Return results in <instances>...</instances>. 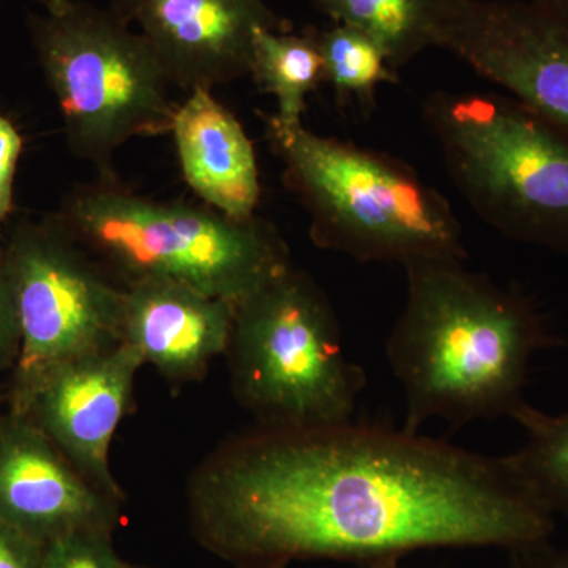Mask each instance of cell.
<instances>
[{"mask_svg":"<svg viewBox=\"0 0 568 568\" xmlns=\"http://www.w3.org/2000/svg\"><path fill=\"white\" fill-rule=\"evenodd\" d=\"M44 547L0 521V568H44Z\"/></svg>","mask_w":568,"mask_h":568,"instance_id":"22","label":"cell"},{"mask_svg":"<svg viewBox=\"0 0 568 568\" xmlns=\"http://www.w3.org/2000/svg\"><path fill=\"white\" fill-rule=\"evenodd\" d=\"M110 530H78L44 545V568H122Z\"/></svg>","mask_w":568,"mask_h":568,"instance_id":"19","label":"cell"},{"mask_svg":"<svg viewBox=\"0 0 568 568\" xmlns=\"http://www.w3.org/2000/svg\"><path fill=\"white\" fill-rule=\"evenodd\" d=\"M62 2H65V0H43V7L51 9V7L61 6Z\"/></svg>","mask_w":568,"mask_h":568,"instance_id":"25","label":"cell"},{"mask_svg":"<svg viewBox=\"0 0 568 568\" xmlns=\"http://www.w3.org/2000/svg\"><path fill=\"white\" fill-rule=\"evenodd\" d=\"M183 178L215 211L252 219L261 200L253 142L212 91L197 89L179 103L173 130Z\"/></svg>","mask_w":568,"mask_h":568,"instance_id":"14","label":"cell"},{"mask_svg":"<svg viewBox=\"0 0 568 568\" xmlns=\"http://www.w3.org/2000/svg\"><path fill=\"white\" fill-rule=\"evenodd\" d=\"M141 354L121 343L54 369L14 416L29 418L104 495L122 499L111 473L112 437L130 405Z\"/></svg>","mask_w":568,"mask_h":568,"instance_id":"11","label":"cell"},{"mask_svg":"<svg viewBox=\"0 0 568 568\" xmlns=\"http://www.w3.org/2000/svg\"><path fill=\"white\" fill-rule=\"evenodd\" d=\"M315 32L324 63V82L331 85L339 106H353L368 115L375 110L383 84L398 82V70L377 41L351 26L332 22Z\"/></svg>","mask_w":568,"mask_h":568,"instance_id":"17","label":"cell"},{"mask_svg":"<svg viewBox=\"0 0 568 568\" xmlns=\"http://www.w3.org/2000/svg\"><path fill=\"white\" fill-rule=\"evenodd\" d=\"M332 22L351 26L377 41L395 70L436 47L437 29L450 0H308Z\"/></svg>","mask_w":568,"mask_h":568,"instance_id":"15","label":"cell"},{"mask_svg":"<svg viewBox=\"0 0 568 568\" xmlns=\"http://www.w3.org/2000/svg\"><path fill=\"white\" fill-rule=\"evenodd\" d=\"M21 349V324L17 291L6 246L0 242V373L13 369Z\"/></svg>","mask_w":568,"mask_h":568,"instance_id":"20","label":"cell"},{"mask_svg":"<svg viewBox=\"0 0 568 568\" xmlns=\"http://www.w3.org/2000/svg\"><path fill=\"white\" fill-rule=\"evenodd\" d=\"M234 317V305L174 280L123 284L122 342L168 379H197L227 353Z\"/></svg>","mask_w":568,"mask_h":568,"instance_id":"13","label":"cell"},{"mask_svg":"<svg viewBox=\"0 0 568 568\" xmlns=\"http://www.w3.org/2000/svg\"><path fill=\"white\" fill-rule=\"evenodd\" d=\"M21 153L20 132L6 115L0 114V227L14 209V178Z\"/></svg>","mask_w":568,"mask_h":568,"instance_id":"21","label":"cell"},{"mask_svg":"<svg viewBox=\"0 0 568 568\" xmlns=\"http://www.w3.org/2000/svg\"><path fill=\"white\" fill-rule=\"evenodd\" d=\"M192 499L209 544L241 568L390 562L435 547L519 551L552 530L510 455L354 422L242 437L203 467Z\"/></svg>","mask_w":568,"mask_h":568,"instance_id":"1","label":"cell"},{"mask_svg":"<svg viewBox=\"0 0 568 568\" xmlns=\"http://www.w3.org/2000/svg\"><path fill=\"white\" fill-rule=\"evenodd\" d=\"M55 216L123 284L174 280L235 308L293 265L276 227L256 215L142 196L118 178L74 186Z\"/></svg>","mask_w":568,"mask_h":568,"instance_id":"4","label":"cell"},{"mask_svg":"<svg viewBox=\"0 0 568 568\" xmlns=\"http://www.w3.org/2000/svg\"><path fill=\"white\" fill-rule=\"evenodd\" d=\"M514 420L525 428L526 444L511 462L552 514L568 515V413L552 416L526 403Z\"/></svg>","mask_w":568,"mask_h":568,"instance_id":"18","label":"cell"},{"mask_svg":"<svg viewBox=\"0 0 568 568\" xmlns=\"http://www.w3.org/2000/svg\"><path fill=\"white\" fill-rule=\"evenodd\" d=\"M115 503L29 418H2L0 521L44 547L78 530H110Z\"/></svg>","mask_w":568,"mask_h":568,"instance_id":"12","label":"cell"},{"mask_svg":"<svg viewBox=\"0 0 568 568\" xmlns=\"http://www.w3.org/2000/svg\"><path fill=\"white\" fill-rule=\"evenodd\" d=\"M537 6L545 7V9L556 11V13L568 17V0H530Z\"/></svg>","mask_w":568,"mask_h":568,"instance_id":"24","label":"cell"},{"mask_svg":"<svg viewBox=\"0 0 568 568\" xmlns=\"http://www.w3.org/2000/svg\"><path fill=\"white\" fill-rule=\"evenodd\" d=\"M250 77L276 100L272 119L283 126L304 125L306 102L324 84V63L315 32L260 29L253 41Z\"/></svg>","mask_w":568,"mask_h":568,"instance_id":"16","label":"cell"},{"mask_svg":"<svg viewBox=\"0 0 568 568\" xmlns=\"http://www.w3.org/2000/svg\"><path fill=\"white\" fill-rule=\"evenodd\" d=\"M283 182L310 216L313 244L361 263L466 261L447 197L388 153L264 119Z\"/></svg>","mask_w":568,"mask_h":568,"instance_id":"3","label":"cell"},{"mask_svg":"<svg viewBox=\"0 0 568 568\" xmlns=\"http://www.w3.org/2000/svg\"><path fill=\"white\" fill-rule=\"evenodd\" d=\"M436 48L568 133V17L530 0H450Z\"/></svg>","mask_w":568,"mask_h":568,"instance_id":"9","label":"cell"},{"mask_svg":"<svg viewBox=\"0 0 568 568\" xmlns=\"http://www.w3.org/2000/svg\"><path fill=\"white\" fill-rule=\"evenodd\" d=\"M526 556V564L519 568H568V552L547 551V541L537 547L519 549Z\"/></svg>","mask_w":568,"mask_h":568,"instance_id":"23","label":"cell"},{"mask_svg":"<svg viewBox=\"0 0 568 568\" xmlns=\"http://www.w3.org/2000/svg\"><path fill=\"white\" fill-rule=\"evenodd\" d=\"M122 568H132V567H129V566H123Z\"/></svg>","mask_w":568,"mask_h":568,"instance_id":"26","label":"cell"},{"mask_svg":"<svg viewBox=\"0 0 568 568\" xmlns=\"http://www.w3.org/2000/svg\"><path fill=\"white\" fill-rule=\"evenodd\" d=\"M0 426H2V418H0Z\"/></svg>","mask_w":568,"mask_h":568,"instance_id":"27","label":"cell"},{"mask_svg":"<svg viewBox=\"0 0 568 568\" xmlns=\"http://www.w3.org/2000/svg\"><path fill=\"white\" fill-rule=\"evenodd\" d=\"M37 62L70 151L115 179L114 153L133 138L173 130L179 103L151 44L114 10L65 0L29 14Z\"/></svg>","mask_w":568,"mask_h":568,"instance_id":"6","label":"cell"},{"mask_svg":"<svg viewBox=\"0 0 568 568\" xmlns=\"http://www.w3.org/2000/svg\"><path fill=\"white\" fill-rule=\"evenodd\" d=\"M3 246L21 324L10 386V414H18L54 369L123 343V286L55 213L18 220Z\"/></svg>","mask_w":568,"mask_h":568,"instance_id":"8","label":"cell"},{"mask_svg":"<svg viewBox=\"0 0 568 568\" xmlns=\"http://www.w3.org/2000/svg\"><path fill=\"white\" fill-rule=\"evenodd\" d=\"M226 354L235 395L263 428L353 422L364 369L343 353L331 302L293 265L235 308Z\"/></svg>","mask_w":568,"mask_h":568,"instance_id":"7","label":"cell"},{"mask_svg":"<svg viewBox=\"0 0 568 568\" xmlns=\"http://www.w3.org/2000/svg\"><path fill=\"white\" fill-rule=\"evenodd\" d=\"M466 261L405 267V308L387 342L406 398V432L443 418L465 425L510 417L526 405L530 358L558 345L545 316L519 291L469 271Z\"/></svg>","mask_w":568,"mask_h":568,"instance_id":"2","label":"cell"},{"mask_svg":"<svg viewBox=\"0 0 568 568\" xmlns=\"http://www.w3.org/2000/svg\"><path fill=\"white\" fill-rule=\"evenodd\" d=\"M424 118L448 178L511 241L568 254V133L499 92H435Z\"/></svg>","mask_w":568,"mask_h":568,"instance_id":"5","label":"cell"},{"mask_svg":"<svg viewBox=\"0 0 568 568\" xmlns=\"http://www.w3.org/2000/svg\"><path fill=\"white\" fill-rule=\"evenodd\" d=\"M112 10L138 24L185 93L248 77L256 32L291 29L265 0H112Z\"/></svg>","mask_w":568,"mask_h":568,"instance_id":"10","label":"cell"}]
</instances>
